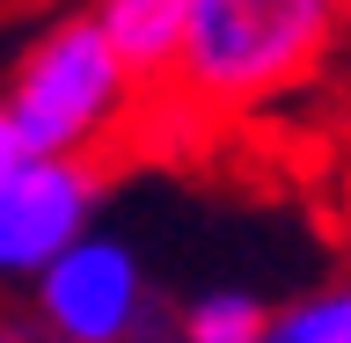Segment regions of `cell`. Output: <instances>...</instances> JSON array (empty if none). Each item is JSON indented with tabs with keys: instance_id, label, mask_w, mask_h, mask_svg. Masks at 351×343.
Masks as SVG:
<instances>
[{
	"instance_id": "obj_9",
	"label": "cell",
	"mask_w": 351,
	"mask_h": 343,
	"mask_svg": "<svg viewBox=\"0 0 351 343\" xmlns=\"http://www.w3.org/2000/svg\"><path fill=\"white\" fill-rule=\"evenodd\" d=\"M22 161H29V139H22V125L8 117V103H0V183H8Z\"/></svg>"
},
{
	"instance_id": "obj_8",
	"label": "cell",
	"mask_w": 351,
	"mask_h": 343,
	"mask_svg": "<svg viewBox=\"0 0 351 343\" xmlns=\"http://www.w3.org/2000/svg\"><path fill=\"white\" fill-rule=\"evenodd\" d=\"M0 343H59L44 329V314L29 307V292H0Z\"/></svg>"
},
{
	"instance_id": "obj_3",
	"label": "cell",
	"mask_w": 351,
	"mask_h": 343,
	"mask_svg": "<svg viewBox=\"0 0 351 343\" xmlns=\"http://www.w3.org/2000/svg\"><path fill=\"white\" fill-rule=\"evenodd\" d=\"M29 307L59 343H176V314L154 300L139 249L95 227L29 285Z\"/></svg>"
},
{
	"instance_id": "obj_1",
	"label": "cell",
	"mask_w": 351,
	"mask_h": 343,
	"mask_svg": "<svg viewBox=\"0 0 351 343\" xmlns=\"http://www.w3.org/2000/svg\"><path fill=\"white\" fill-rule=\"evenodd\" d=\"M344 15H351L344 0H191L183 59L154 103L234 117L263 95H285L329 59Z\"/></svg>"
},
{
	"instance_id": "obj_4",
	"label": "cell",
	"mask_w": 351,
	"mask_h": 343,
	"mask_svg": "<svg viewBox=\"0 0 351 343\" xmlns=\"http://www.w3.org/2000/svg\"><path fill=\"white\" fill-rule=\"evenodd\" d=\"M103 205V153H29L0 183V292H29Z\"/></svg>"
},
{
	"instance_id": "obj_2",
	"label": "cell",
	"mask_w": 351,
	"mask_h": 343,
	"mask_svg": "<svg viewBox=\"0 0 351 343\" xmlns=\"http://www.w3.org/2000/svg\"><path fill=\"white\" fill-rule=\"evenodd\" d=\"M147 88L125 73V59L110 51L103 22L88 15H59L29 51L15 59L0 103L22 125L29 153H103L117 131L132 125Z\"/></svg>"
},
{
	"instance_id": "obj_10",
	"label": "cell",
	"mask_w": 351,
	"mask_h": 343,
	"mask_svg": "<svg viewBox=\"0 0 351 343\" xmlns=\"http://www.w3.org/2000/svg\"><path fill=\"white\" fill-rule=\"evenodd\" d=\"M344 8H351V0H344Z\"/></svg>"
},
{
	"instance_id": "obj_6",
	"label": "cell",
	"mask_w": 351,
	"mask_h": 343,
	"mask_svg": "<svg viewBox=\"0 0 351 343\" xmlns=\"http://www.w3.org/2000/svg\"><path fill=\"white\" fill-rule=\"evenodd\" d=\"M263 336H271V307L234 285H213L176 314V343H263Z\"/></svg>"
},
{
	"instance_id": "obj_5",
	"label": "cell",
	"mask_w": 351,
	"mask_h": 343,
	"mask_svg": "<svg viewBox=\"0 0 351 343\" xmlns=\"http://www.w3.org/2000/svg\"><path fill=\"white\" fill-rule=\"evenodd\" d=\"M88 15L103 22L110 51L125 59V73L147 95H161L183 59V29H191V0H95Z\"/></svg>"
},
{
	"instance_id": "obj_7",
	"label": "cell",
	"mask_w": 351,
	"mask_h": 343,
	"mask_svg": "<svg viewBox=\"0 0 351 343\" xmlns=\"http://www.w3.org/2000/svg\"><path fill=\"white\" fill-rule=\"evenodd\" d=\"M263 343H351V278L322 285L293 307H271V336Z\"/></svg>"
}]
</instances>
